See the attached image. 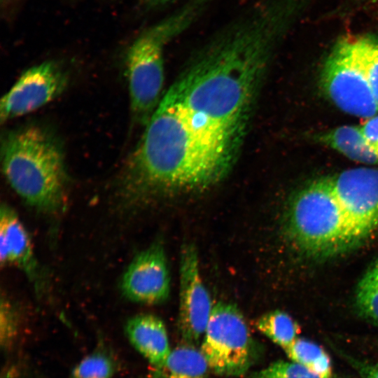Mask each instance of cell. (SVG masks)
<instances>
[{"label": "cell", "mask_w": 378, "mask_h": 378, "mask_svg": "<svg viewBox=\"0 0 378 378\" xmlns=\"http://www.w3.org/2000/svg\"><path fill=\"white\" fill-rule=\"evenodd\" d=\"M346 38L354 57L368 78L378 105V36L368 34Z\"/></svg>", "instance_id": "obj_18"}, {"label": "cell", "mask_w": 378, "mask_h": 378, "mask_svg": "<svg viewBox=\"0 0 378 378\" xmlns=\"http://www.w3.org/2000/svg\"><path fill=\"white\" fill-rule=\"evenodd\" d=\"M201 344L211 370L218 375L241 376L255 358L244 315L231 303L218 302L214 305Z\"/></svg>", "instance_id": "obj_5"}, {"label": "cell", "mask_w": 378, "mask_h": 378, "mask_svg": "<svg viewBox=\"0 0 378 378\" xmlns=\"http://www.w3.org/2000/svg\"><path fill=\"white\" fill-rule=\"evenodd\" d=\"M284 351L290 360L303 365L321 377H335L329 355L314 342L298 337Z\"/></svg>", "instance_id": "obj_15"}, {"label": "cell", "mask_w": 378, "mask_h": 378, "mask_svg": "<svg viewBox=\"0 0 378 378\" xmlns=\"http://www.w3.org/2000/svg\"><path fill=\"white\" fill-rule=\"evenodd\" d=\"M328 179L358 246L378 231V169H349Z\"/></svg>", "instance_id": "obj_7"}, {"label": "cell", "mask_w": 378, "mask_h": 378, "mask_svg": "<svg viewBox=\"0 0 378 378\" xmlns=\"http://www.w3.org/2000/svg\"><path fill=\"white\" fill-rule=\"evenodd\" d=\"M200 349L185 343L172 350L166 361L154 368L153 378H211Z\"/></svg>", "instance_id": "obj_14"}, {"label": "cell", "mask_w": 378, "mask_h": 378, "mask_svg": "<svg viewBox=\"0 0 378 378\" xmlns=\"http://www.w3.org/2000/svg\"><path fill=\"white\" fill-rule=\"evenodd\" d=\"M120 288L135 302L158 304L168 299L171 277L162 243L152 244L133 258L123 273Z\"/></svg>", "instance_id": "obj_10"}, {"label": "cell", "mask_w": 378, "mask_h": 378, "mask_svg": "<svg viewBox=\"0 0 378 378\" xmlns=\"http://www.w3.org/2000/svg\"><path fill=\"white\" fill-rule=\"evenodd\" d=\"M16 317L11 304L6 300L1 304V339L6 346L12 341L16 331Z\"/></svg>", "instance_id": "obj_21"}, {"label": "cell", "mask_w": 378, "mask_h": 378, "mask_svg": "<svg viewBox=\"0 0 378 378\" xmlns=\"http://www.w3.org/2000/svg\"><path fill=\"white\" fill-rule=\"evenodd\" d=\"M0 260L2 265L21 269L33 281L37 279L29 234L15 211L4 204L0 211Z\"/></svg>", "instance_id": "obj_11"}, {"label": "cell", "mask_w": 378, "mask_h": 378, "mask_svg": "<svg viewBox=\"0 0 378 378\" xmlns=\"http://www.w3.org/2000/svg\"><path fill=\"white\" fill-rule=\"evenodd\" d=\"M216 0H188L152 25L130 46L126 71L134 122L146 126L164 94L166 46L192 25Z\"/></svg>", "instance_id": "obj_3"}, {"label": "cell", "mask_w": 378, "mask_h": 378, "mask_svg": "<svg viewBox=\"0 0 378 378\" xmlns=\"http://www.w3.org/2000/svg\"><path fill=\"white\" fill-rule=\"evenodd\" d=\"M125 333L132 345L153 368L162 365L172 351L166 326L155 315L141 314L130 318L125 325Z\"/></svg>", "instance_id": "obj_12"}, {"label": "cell", "mask_w": 378, "mask_h": 378, "mask_svg": "<svg viewBox=\"0 0 378 378\" xmlns=\"http://www.w3.org/2000/svg\"><path fill=\"white\" fill-rule=\"evenodd\" d=\"M114 366L109 357L94 353L83 358L74 368L70 378H111Z\"/></svg>", "instance_id": "obj_19"}, {"label": "cell", "mask_w": 378, "mask_h": 378, "mask_svg": "<svg viewBox=\"0 0 378 378\" xmlns=\"http://www.w3.org/2000/svg\"><path fill=\"white\" fill-rule=\"evenodd\" d=\"M339 355L346 360L361 378H378V363L360 360L337 349Z\"/></svg>", "instance_id": "obj_22"}, {"label": "cell", "mask_w": 378, "mask_h": 378, "mask_svg": "<svg viewBox=\"0 0 378 378\" xmlns=\"http://www.w3.org/2000/svg\"><path fill=\"white\" fill-rule=\"evenodd\" d=\"M248 378H323L294 361L277 360L251 374ZM335 378V377H333ZM337 378V377H336Z\"/></svg>", "instance_id": "obj_20"}, {"label": "cell", "mask_w": 378, "mask_h": 378, "mask_svg": "<svg viewBox=\"0 0 378 378\" xmlns=\"http://www.w3.org/2000/svg\"><path fill=\"white\" fill-rule=\"evenodd\" d=\"M178 328L185 343L195 345L205 332L214 307L200 270L195 245L182 244L180 252Z\"/></svg>", "instance_id": "obj_8"}, {"label": "cell", "mask_w": 378, "mask_h": 378, "mask_svg": "<svg viewBox=\"0 0 378 378\" xmlns=\"http://www.w3.org/2000/svg\"><path fill=\"white\" fill-rule=\"evenodd\" d=\"M255 328L284 350L298 337L300 327L288 313L281 310L268 312L260 316Z\"/></svg>", "instance_id": "obj_16"}, {"label": "cell", "mask_w": 378, "mask_h": 378, "mask_svg": "<svg viewBox=\"0 0 378 378\" xmlns=\"http://www.w3.org/2000/svg\"><path fill=\"white\" fill-rule=\"evenodd\" d=\"M253 111L220 81L186 67L164 93L148 125L172 168L219 178L235 164Z\"/></svg>", "instance_id": "obj_1"}, {"label": "cell", "mask_w": 378, "mask_h": 378, "mask_svg": "<svg viewBox=\"0 0 378 378\" xmlns=\"http://www.w3.org/2000/svg\"><path fill=\"white\" fill-rule=\"evenodd\" d=\"M310 138L356 162L378 164V158L368 145L360 125H341L314 133Z\"/></svg>", "instance_id": "obj_13"}, {"label": "cell", "mask_w": 378, "mask_h": 378, "mask_svg": "<svg viewBox=\"0 0 378 378\" xmlns=\"http://www.w3.org/2000/svg\"><path fill=\"white\" fill-rule=\"evenodd\" d=\"M283 231L294 249L312 258H331L356 247L328 177L293 194L284 211Z\"/></svg>", "instance_id": "obj_4"}, {"label": "cell", "mask_w": 378, "mask_h": 378, "mask_svg": "<svg viewBox=\"0 0 378 378\" xmlns=\"http://www.w3.org/2000/svg\"><path fill=\"white\" fill-rule=\"evenodd\" d=\"M69 76L55 61H46L24 71L1 98V122L34 111L58 97L66 90Z\"/></svg>", "instance_id": "obj_9"}, {"label": "cell", "mask_w": 378, "mask_h": 378, "mask_svg": "<svg viewBox=\"0 0 378 378\" xmlns=\"http://www.w3.org/2000/svg\"><path fill=\"white\" fill-rule=\"evenodd\" d=\"M354 306L360 316L378 326V258L359 280L355 290Z\"/></svg>", "instance_id": "obj_17"}, {"label": "cell", "mask_w": 378, "mask_h": 378, "mask_svg": "<svg viewBox=\"0 0 378 378\" xmlns=\"http://www.w3.org/2000/svg\"><path fill=\"white\" fill-rule=\"evenodd\" d=\"M360 127L368 145L378 158V114L366 119Z\"/></svg>", "instance_id": "obj_23"}, {"label": "cell", "mask_w": 378, "mask_h": 378, "mask_svg": "<svg viewBox=\"0 0 378 378\" xmlns=\"http://www.w3.org/2000/svg\"><path fill=\"white\" fill-rule=\"evenodd\" d=\"M178 0H145V4L148 8H156L167 6Z\"/></svg>", "instance_id": "obj_24"}, {"label": "cell", "mask_w": 378, "mask_h": 378, "mask_svg": "<svg viewBox=\"0 0 378 378\" xmlns=\"http://www.w3.org/2000/svg\"><path fill=\"white\" fill-rule=\"evenodd\" d=\"M326 97L349 115L368 119L378 114V105L368 78L356 60L346 37L336 43L319 76Z\"/></svg>", "instance_id": "obj_6"}, {"label": "cell", "mask_w": 378, "mask_h": 378, "mask_svg": "<svg viewBox=\"0 0 378 378\" xmlns=\"http://www.w3.org/2000/svg\"><path fill=\"white\" fill-rule=\"evenodd\" d=\"M1 159L5 178L25 202L47 214L62 209L67 183L65 155L50 130L31 124L6 132Z\"/></svg>", "instance_id": "obj_2"}]
</instances>
